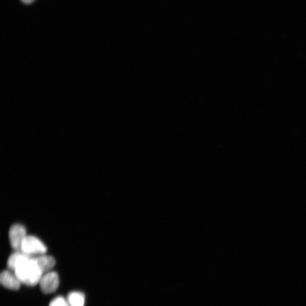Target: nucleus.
I'll return each instance as SVG.
<instances>
[{"mask_svg":"<svg viewBox=\"0 0 306 306\" xmlns=\"http://www.w3.org/2000/svg\"><path fill=\"white\" fill-rule=\"evenodd\" d=\"M47 247L37 237L27 235L21 246L20 251L28 256H41L47 253Z\"/></svg>","mask_w":306,"mask_h":306,"instance_id":"2","label":"nucleus"},{"mask_svg":"<svg viewBox=\"0 0 306 306\" xmlns=\"http://www.w3.org/2000/svg\"><path fill=\"white\" fill-rule=\"evenodd\" d=\"M25 227L19 224L12 225L9 232L10 243L16 251H20L23 241L27 236Z\"/></svg>","mask_w":306,"mask_h":306,"instance_id":"3","label":"nucleus"},{"mask_svg":"<svg viewBox=\"0 0 306 306\" xmlns=\"http://www.w3.org/2000/svg\"><path fill=\"white\" fill-rule=\"evenodd\" d=\"M22 2L26 4H30L33 3L35 0H21Z\"/></svg>","mask_w":306,"mask_h":306,"instance_id":"9","label":"nucleus"},{"mask_svg":"<svg viewBox=\"0 0 306 306\" xmlns=\"http://www.w3.org/2000/svg\"><path fill=\"white\" fill-rule=\"evenodd\" d=\"M35 258L39 268L43 273L49 272L55 265L56 261L51 256L43 255Z\"/></svg>","mask_w":306,"mask_h":306,"instance_id":"6","label":"nucleus"},{"mask_svg":"<svg viewBox=\"0 0 306 306\" xmlns=\"http://www.w3.org/2000/svg\"><path fill=\"white\" fill-rule=\"evenodd\" d=\"M49 306H70L67 299L61 296H58L51 301Z\"/></svg>","mask_w":306,"mask_h":306,"instance_id":"8","label":"nucleus"},{"mask_svg":"<svg viewBox=\"0 0 306 306\" xmlns=\"http://www.w3.org/2000/svg\"><path fill=\"white\" fill-rule=\"evenodd\" d=\"M60 280L55 271H49L43 275L39 285L42 292L45 294L55 292L58 288Z\"/></svg>","mask_w":306,"mask_h":306,"instance_id":"4","label":"nucleus"},{"mask_svg":"<svg viewBox=\"0 0 306 306\" xmlns=\"http://www.w3.org/2000/svg\"><path fill=\"white\" fill-rule=\"evenodd\" d=\"M67 300L70 306H84L85 297L81 292H72L68 295Z\"/></svg>","mask_w":306,"mask_h":306,"instance_id":"7","label":"nucleus"},{"mask_svg":"<svg viewBox=\"0 0 306 306\" xmlns=\"http://www.w3.org/2000/svg\"><path fill=\"white\" fill-rule=\"evenodd\" d=\"M7 265L13 271L22 284L35 286L40 282L43 275L35 257L16 251L9 256Z\"/></svg>","mask_w":306,"mask_h":306,"instance_id":"1","label":"nucleus"},{"mask_svg":"<svg viewBox=\"0 0 306 306\" xmlns=\"http://www.w3.org/2000/svg\"><path fill=\"white\" fill-rule=\"evenodd\" d=\"M0 282L5 288L13 290H18L22 284L16 274L11 270L2 271L0 275Z\"/></svg>","mask_w":306,"mask_h":306,"instance_id":"5","label":"nucleus"}]
</instances>
